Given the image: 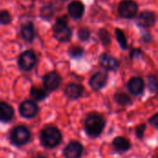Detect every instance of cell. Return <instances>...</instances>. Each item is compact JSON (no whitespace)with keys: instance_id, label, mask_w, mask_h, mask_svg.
<instances>
[{"instance_id":"obj_21","label":"cell","mask_w":158,"mask_h":158,"mask_svg":"<svg viewBox=\"0 0 158 158\" xmlns=\"http://www.w3.org/2000/svg\"><path fill=\"white\" fill-rule=\"evenodd\" d=\"M116 36H117V39H118L121 48L126 50L128 48V44H127V39H126V36H125L124 32L121 30L117 29L116 30Z\"/></svg>"},{"instance_id":"obj_15","label":"cell","mask_w":158,"mask_h":158,"mask_svg":"<svg viewBox=\"0 0 158 158\" xmlns=\"http://www.w3.org/2000/svg\"><path fill=\"white\" fill-rule=\"evenodd\" d=\"M68 12L73 19H80L84 13V6L81 1H72L68 6Z\"/></svg>"},{"instance_id":"obj_24","label":"cell","mask_w":158,"mask_h":158,"mask_svg":"<svg viewBox=\"0 0 158 158\" xmlns=\"http://www.w3.org/2000/svg\"><path fill=\"white\" fill-rule=\"evenodd\" d=\"M11 22V16L6 10L0 11V24L6 25Z\"/></svg>"},{"instance_id":"obj_22","label":"cell","mask_w":158,"mask_h":158,"mask_svg":"<svg viewBox=\"0 0 158 158\" xmlns=\"http://www.w3.org/2000/svg\"><path fill=\"white\" fill-rule=\"evenodd\" d=\"M54 13V8L51 5H48V6H44L42 10H41V16L44 18V19H50L52 17Z\"/></svg>"},{"instance_id":"obj_5","label":"cell","mask_w":158,"mask_h":158,"mask_svg":"<svg viewBox=\"0 0 158 158\" xmlns=\"http://www.w3.org/2000/svg\"><path fill=\"white\" fill-rule=\"evenodd\" d=\"M138 5L132 0H124L118 6V13L122 18L131 19L136 16Z\"/></svg>"},{"instance_id":"obj_1","label":"cell","mask_w":158,"mask_h":158,"mask_svg":"<svg viewBox=\"0 0 158 158\" xmlns=\"http://www.w3.org/2000/svg\"><path fill=\"white\" fill-rule=\"evenodd\" d=\"M106 126V121L102 116L99 114L89 115L84 121V130L86 133L93 138L98 137L104 131Z\"/></svg>"},{"instance_id":"obj_6","label":"cell","mask_w":158,"mask_h":158,"mask_svg":"<svg viewBox=\"0 0 158 158\" xmlns=\"http://www.w3.org/2000/svg\"><path fill=\"white\" fill-rule=\"evenodd\" d=\"M36 63V56L31 50L23 52L19 57V66L21 69L29 71L32 69Z\"/></svg>"},{"instance_id":"obj_25","label":"cell","mask_w":158,"mask_h":158,"mask_svg":"<svg viewBox=\"0 0 158 158\" xmlns=\"http://www.w3.org/2000/svg\"><path fill=\"white\" fill-rule=\"evenodd\" d=\"M98 34H99V38L101 39V41H102V43L104 44H109V43H110V35H109L107 31H106L105 29H102V30L99 31Z\"/></svg>"},{"instance_id":"obj_7","label":"cell","mask_w":158,"mask_h":158,"mask_svg":"<svg viewBox=\"0 0 158 158\" xmlns=\"http://www.w3.org/2000/svg\"><path fill=\"white\" fill-rule=\"evenodd\" d=\"M38 106L31 100H26L19 105V111L21 117L26 118H31L38 113Z\"/></svg>"},{"instance_id":"obj_16","label":"cell","mask_w":158,"mask_h":158,"mask_svg":"<svg viewBox=\"0 0 158 158\" xmlns=\"http://www.w3.org/2000/svg\"><path fill=\"white\" fill-rule=\"evenodd\" d=\"M14 117V108L5 103L0 102V121L1 122H8Z\"/></svg>"},{"instance_id":"obj_19","label":"cell","mask_w":158,"mask_h":158,"mask_svg":"<svg viewBox=\"0 0 158 158\" xmlns=\"http://www.w3.org/2000/svg\"><path fill=\"white\" fill-rule=\"evenodd\" d=\"M31 95L33 99H35L37 101H43L47 96V94L44 89H42L40 87L33 86L31 89Z\"/></svg>"},{"instance_id":"obj_29","label":"cell","mask_w":158,"mask_h":158,"mask_svg":"<svg viewBox=\"0 0 158 158\" xmlns=\"http://www.w3.org/2000/svg\"><path fill=\"white\" fill-rule=\"evenodd\" d=\"M149 122L155 127V128H157L158 126V115L157 114H155L149 120Z\"/></svg>"},{"instance_id":"obj_30","label":"cell","mask_w":158,"mask_h":158,"mask_svg":"<svg viewBox=\"0 0 158 158\" xmlns=\"http://www.w3.org/2000/svg\"><path fill=\"white\" fill-rule=\"evenodd\" d=\"M37 158H47V157H44V156H39V157Z\"/></svg>"},{"instance_id":"obj_12","label":"cell","mask_w":158,"mask_h":158,"mask_svg":"<svg viewBox=\"0 0 158 158\" xmlns=\"http://www.w3.org/2000/svg\"><path fill=\"white\" fill-rule=\"evenodd\" d=\"M137 22L143 28L152 27L156 23V16H155L154 12H152V11H148V10L143 11L139 15Z\"/></svg>"},{"instance_id":"obj_11","label":"cell","mask_w":158,"mask_h":158,"mask_svg":"<svg viewBox=\"0 0 158 158\" xmlns=\"http://www.w3.org/2000/svg\"><path fill=\"white\" fill-rule=\"evenodd\" d=\"M144 87H145L144 81L140 77L131 78L127 83V88H128L129 92L133 95L142 94L144 91Z\"/></svg>"},{"instance_id":"obj_10","label":"cell","mask_w":158,"mask_h":158,"mask_svg":"<svg viewBox=\"0 0 158 158\" xmlns=\"http://www.w3.org/2000/svg\"><path fill=\"white\" fill-rule=\"evenodd\" d=\"M83 152V146L79 142H70L64 149V156L66 158H81Z\"/></svg>"},{"instance_id":"obj_9","label":"cell","mask_w":158,"mask_h":158,"mask_svg":"<svg viewBox=\"0 0 158 158\" xmlns=\"http://www.w3.org/2000/svg\"><path fill=\"white\" fill-rule=\"evenodd\" d=\"M107 80H108L107 73L104 71H99L91 77L89 84L94 91H99L106 86Z\"/></svg>"},{"instance_id":"obj_2","label":"cell","mask_w":158,"mask_h":158,"mask_svg":"<svg viewBox=\"0 0 158 158\" xmlns=\"http://www.w3.org/2000/svg\"><path fill=\"white\" fill-rule=\"evenodd\" d=\"M40 141L46 148H55L62 141V133L57 128L46 127L40 133Z\"/></svg>"},{"instance_id":"obj_14","label":"cell","mask_w":158,"mask_h":158,"mask_svg":"<svg viewBox=\"0 0 158 158\" xmlns=\"http://www.w3.org/2000/svg\"><path fill=\"white\" fill-rule=\"evenodd\" d=\"M83 94V87L77 83H69L65 89L66 96L70 100H76L80 98Z\"/></svg>"},{"instance_id":"obj_8","label":"cell","mask_w":158,"mask_h":158,"mask_svg":"<svg viewBox=\"0 0 158 158\" xmlns=\"http://www.w3.org/2000/svg\"><path fill=\"white\" fill-rule=\"evenodd\" d=\"M43 81L47 91H55L59 87L61 83V77L59 76L58 73L51 71L44 76Z\"/></svg>"},{"instance_id":"obj_4","label":"cell","mask_w":158,"mask_h":158,"mask_svg":"<svg viewBox=\"0 0 158 158\" xmlns=\"http://www.w3.org/2000/svg\"><path fill=\"white\" fill-rule=\"evenodd\" d=\"M54 36L59 42H68L71 38V29L68 26L67 20H63L62 19H57L56 24L53 28Z\"/></svg>"},{"instance_id":"obj_3","label":"cell","mask_w":158,"mask_h":158,"mask_svg":"<svg viewBox=\"0 0 158 158\" xmlns=\"http://www.w3.org/2000/svg\"><path fill=\"white\" fill-rule=\"evenodd\" d=\"M9 138L13 144L22 146L31 140V132L25 126L19 125L12 129L9 133Z\"/></svg>"},{"instance_id":"obj_28","label":"cell","mask_w":158,"mask_h":158,"mask_svg":"<svg viewBox=\"0 0 158 158\" xmlns=\"http://www.w3.org/2000/svg\"><path fill=\"white\" fill-rule=\"evenodd\" d=\"M145 129H146V125H145V124H141V125H139V126L136 128V130H135L136 136H137L138 138L142 139V138L143 137Z\"/></svg>"},{"instance_id":"obj_20","label":"cell","mask_w":158,"mask_h":158,"mask_svg":"<svg viewBox=\"0 0 158 158\" xmlns=\"http://www.w3.org/2000/svg\"><path fill=\"white\" fill-rule=\"evenodd\" d=\"M115 101L120 106H127L131 103V97L125 93H118L114 96Z\"/></svg>"},{"instance_id":"obj_18","label":"cell","mask_w":158,"mask_h":158,"mask_svg":"<svg viewBox=\"0 0 158 158\" xmlns=\"http://www.w3.org/2000/svg\"><path fill=\"white\" fill-rule=\"evenodd\" d=\"M21 36L26 42H32L34 39V27L31 21L24 23L21 27Z\"/></svg>"},{"instance_id":"obj_23","label":"cell","mask_w":158,"mask_h":158,"mask_svg":"<svg viewBox=\"0 0 158 158\" xmlns=\"http://www.w3.org/2000/svg\"><path fill=\"white\" fill-rule=\"evenodd\" d=\"M69 55L74 57V58H79V57H81L82 55H83V49L80 46H73L71 47L69 50Z\"/></svg>"},{"instance_id":"obj_13","label":"cell","mask_w":158,"mask_h":158,"mask_svg":"<svg viewBox=\"0 0 158 158\" xmlns=\"http://www.w3.org/2000/svg\"><path fill=\"white\" fill-rule=\"evenodd\" d=\"M100 64L102 65L103 68H105L106 70H116L119 67V62L113 56L107 55V54H103L99 57Z\"/></svg>"},{"instance_id":"obj_17","label":"cell","mask_w":158,"mask_h":158,"mask_svg":"<svg viewBox=\"0 0 158 158\" xmlns=\"http://www.w3.org/2000/svg\"><path fill=\"white\" fill-rule=\"evenodd\" d=\"M113 147L114 149L118 152V153H126L131 149V143L128 139L124 137H117L114 139L113 143Z\"/></svg>"},{"instance_id":"obj_26","label":"cell","mask_w":158,"mask_h":158,"mask_svg":"<svg viewBox=\"0 0 158 158\" xmlns=\"http://www.w3.org/2000/svg\"><path fill=\"white\" fill-rule=\"evenodd\" d=\"M148 86H149V89L151 92L153 93H156V90H157V81H156V76L152 75L148 78Z\"/></svg>"},{"instance_id":"obj_27","label":"cell","mask_w":158,"mask_h":158,"mask_svg":"<svg viewBox=\"0 0 158 158\" xmlns=\"http://www.w3.org/2000/svg\"><path fill=\"white\" fill-rule=\"evenodd\" d=\"M79 37L81 41H86L90 37V31L87 28H81L79 31Z\"/></svg>"}]
</instances>
